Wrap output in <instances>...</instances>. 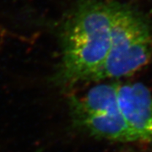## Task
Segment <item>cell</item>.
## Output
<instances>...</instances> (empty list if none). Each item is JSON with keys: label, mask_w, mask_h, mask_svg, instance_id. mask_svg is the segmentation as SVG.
I'll list each match as a JSON object with an SVG mask.
<instances>
[{"label": "cell", "mask_w": 152, "mask_h": 152, "mask_svg": "<svg viewBox=\"0 0 152 152\" xmlns=\"http://www.w3.org/2000/svg\"><path fill=\"white\" fill-rule=\"evenodd\" d=\"M113 2L83 0L67 18L61 31V60L55 82L73 86L93 81L111 45Z\"/></svg>", "instance_id": "1"}, {"label": "cell", "mask_w": 152, "mask_h": 152, "mask_svg": "<svg viewBox=\"0 0 152 152\" xmlns=\"http://www.w3.org/2000/svg\"><path fill=\"white\" fill-rule=\"evenodd\" d=\"M152 62V27L132 6L113 2L111 45L93 81L117 80L133 75Z\"/></svg>", "instance_id": "2"}, {"label": "cell", "mask_w": 152, "mask_h": 152, "mask_svg": "<svg viewBox=\"0 0 152 152\" xmlns=\"http://www.w3.org/2000/svg\"><path fill=\"white\" fill-rule=\"evenodd\" d=\"M118 102L137 142L152 143V94L144 84L118 83Z\"/></svg>", "instance_id": "3"}, {"label": "cell", "mask_w": 152, "mask_h": 152, "mask_svg": "<svg viewBox=\"0 0 152 152\" xmlns=\"http://www.w3.org/2000/svg\"><path fill=\"white\" fill-rule=\"evenodd\" d=\"M76 124L90 135L114 142H137L134 131L121 109L97 113H71Z\"/></svg>", "instance_id": "4"}]
</instances>
